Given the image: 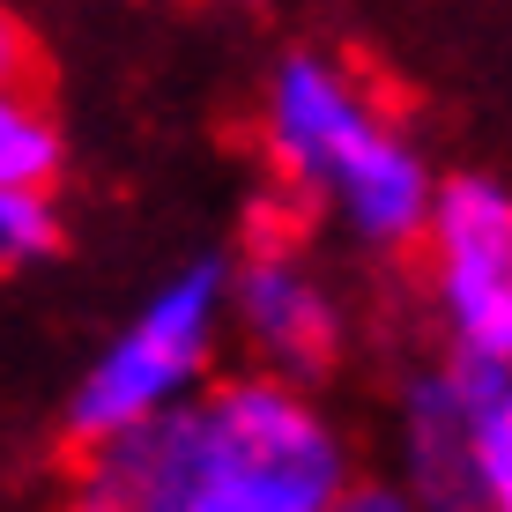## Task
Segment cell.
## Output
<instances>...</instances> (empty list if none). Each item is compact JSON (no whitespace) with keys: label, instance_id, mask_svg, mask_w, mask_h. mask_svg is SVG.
I'll return each mask as SVG.
<instances>
[{"label":"cell","instance_id":"cell-1","mask_svg":"<svg viewBox=\"0 0 512 512\" xmlns=\"http://www.w3.org/2000/svg\"><path fill=\"white\" fill-rule=\"evenodd\" d=\"M193 483L179 512H327L349 483L334 416L290 379H231L193 394Z\"/></svg>","mask_w":512,"mask_h":512},{"label":"cell","instance_id":"cell-2","mask_svg":"<svg viewBox=\"0 0 512 512\" xmlns=\"http://www.w3.org/2000/svg\"><path fill=\"white\" fill-rule=\"evenodd\" d=\"M223 290H231V260H186L149 305L134 312L112 342L97 349V364L82 372L75 401H67V431L82 446H104V438L134 431L149 416H171L201 394V372L216 357L223 334Z\"/></svg>","mask_w":512,"mask_h":512},{"label":"cell","instance_id":"cell-3","mask_svg":"<svg viewBox=\"0 0 512 512\" xmlns=\"http://www.w3.org/2000/svg\"><path fill=\"white\" fill-rule=\"evenodd\" d=\"M416 512H512V364L453 357L401 394Z\"/></svg>","mask_w":512,"mask_h":512},{"label":"cell","instance_id":"cell-4","mask_svg":"<svg viewBox=\"0 0 512 512\" xmlns=\"http://www.w3.org/2000/svg\"><path fill=\"white\" fill-rule=\"evenodd\" d=\"M423 245L438 268V312L453 327V357L512 364V193L498 171L438 179Z\"/></svg>","mask_w":512,"mask_h":512},{"label":"cell","instance_id":"cell-5","mask_svg":"<svg viewBox=\"0 0 512 512\" xmlns=\"http://www.w3.org/2000/svg\"><path fill=\"white\" fill-rule=\"evenodd\" d=\"M379 112L372 82L342 60V52H320V45H297L275 60L268 75V104H260V141H268L275 171L290 186H320L327 156L342 149L364 119Z\"/></svg>","mask_w":512,"mask_h":512},{"label":"cell","instance_id":"cell-6","mask_svg":"<svg viewBox=\"0 0 512 512\" xmlns=\"http://www.w3.org/2000/svg\"><path fill=\"white\" fill-rule=\"evenodd\" d=\"M334 201V216L357 231V245H379V253H401V245L423 238V223H431V164H423V149L409 134L394 127L386 112H372L357 134L342 141V149L327 156L320 186Z\"/></svg>","mask_w":512,"mask_h":512},{"label":"cell","instance_id":"cell-7","mask_svg":"<svg viewBox=\"0 0 512 512\" xmlns=\"http://www.w3.org/2000/svg\"><path fill=\"white\" fill-rule=\"evenodd\" d=\"M223 312H238L245 342L268 357V379L305 386L312 372H327L342 349V305L327 297V282L312 268H297L290 253H253L231 268Z\"/></svg>","mask_w":512,"mask_h":512},{"label":"cell","instance_id":"cell-8","mask_svg":"<svg viewBox=\"0 0 512 512\" xmlns=\"http://www.w3.org/2000/svg\"><path fill=\"white\" fill-rule=\"evenodd\" d=\"M193 401L90 446L75 475V512H179L193 483Z\"/></svg>","mask_w":512,"mask_h":512},{"label":"cell","instance_id":"cell-9","mask_svg":"<svg viewBox=\"0 0 512 512\" xmlns=\"http://www.w3.org/2000/svg\"><path fill=\"white\" fill-rule=\"evenodd\" d=\"M67 171L60 119L45 112L38 90H0V193H52Z\"/></svg>","mask_w":512,"mask_h":512},{"label":"cell","instance_id":"cell-10","mask_svg":"<svg viewBox=\"0 0 512 512\" xmlns=\"http://www.w3.org/2000/svg\"><path fill=\"white\" fill-rule=\"evenodd\" d=\"M60 253V208L52 193H0V275H23Z\"/></svg>","mask_w":512,"mask_h":512},{"label":"cell","instance_id":"cell-11","mask_svg":"<svg viewBox=\"0 0 512 512\" xmlns=\"http://www.w3.org/2000/svg\"><path fill=\"white\" fill-rule=\"evenodd\" d=\"M30 75H38V45H30L23 15L0 8V90H30Z\"/></svg>","mask_w":512,"mask_h":512},{"label":"cell","instance_id":"cell-12","mask_svg":"<svg viewBox=\"0 0 512 512\" xmlns=\"http://www.w3.org/2000/svg\"><path fill=\"white\" fill-rule=\"evenodd\" d=\"M327 512H416V498L401 483H372V475H349L342 490H334Z\"/></svg>","mask_w":512,"mask_h":512}]
</instances>
